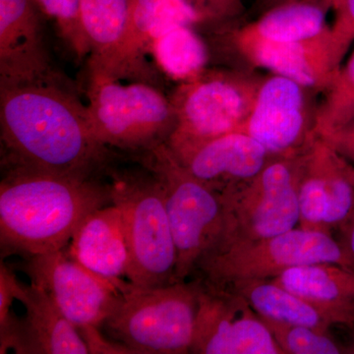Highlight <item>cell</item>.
I'll list each match as a JSON object with an SVG mask.
<instances>
[{"label": "cell", "instance_id": "1", "mask_svg": "<svg viewBox=\"0 0 354 354\" xmlns=\"http://www.w3.org/2000/svg\"><path fill=\"white\" fill-rule=\"evenodd\" d=\"M1 167L102 177L115 157L95 136L73 85L0 88Z\"/></svg>", "mask_w": 354, "mask_h": 354}, {"label": "cell", "instance_id": "2", "mask_svg": "<svg viewBox=\"0 0 354 354\" xmlns=\"http://www.w3.org/2000/svg\"><path fill=\"white\" fill-rule=\"evenodd\" d=\"M111 204L106 176L1 167L0 244L21 257L62 250L92 212Z\"/></svg>", "mask_w": 354, "mask_h": 354}, {"label": "cell", "instance_id": "3", "mask_svg": "<svg viewBox=\"0 0 354 354\" xmlns=\"http://www.w3.org/2000/svg\"><path fill=\"white\" fill-rule=\"evenodd\" d=\"M106 177L127 234V279L140 286L176 283V249L162 179L139 155L122 153L109 162Z\"/></svg>", "mask_w": 354, "mask_h": 354}, {"label": "cell", "instance_id": "4", "mask_svg": "<svg viewBox=\"0 0 354 354\" xmlns=\"http://www.w3.org/2000/svg\"><path fill=\"white\" fill-rule=\"evenodd\" d=\"M84 87L91 124L104 146L127 155L150 152L167 144L176 127L171 97L153 83H122L87 66Z\"/></svg>", "mask_w": 354, "mask_h": 354}, {"label": "cell", "instance_id": "5", "mask_svg": "<svg viewBox=\"0 0 354 354\" xmlns=\"http://www.w3.org/2000/svg\"><path fill=\"white\" fill-rule=\"evenodd\" d=\"M198 292L195 278L162 286H140L127 281L102 332L129 353H190Z\"/></svg>", "mask_w": 354, "mask_h": 354}, {"label": "cell", "instance_id": "6", "mask_svg": "<svg viewBox=\"0 0 354 354\" xmlns=\"http://www.w3.org/2000/svg\"><path fill=\"white\" fill-rule=\"evenodd\" d=\"M323 263L354 268L332 234L297 227L257 241L214 247L191 277L205 285L225 288L242 281L272 279L291 268Z\"/></svg>", "mask_w": 354, "mask_h": 354}, {"label": "cell", "instance_id": "7", "mask_svg": "<svg viewBox=\"0 0 354 354\" xmlns=\"http://www.w3.org/2000/svg\"><path fill=\"white\" fill-rule=\"evenodd\" d=\"M139 156L164 183L165 206L176 249V281H185L223 232L221 193L193 176L167 144Z\"/></svg>", "mask_w": 354, "mask_h": 354}, {"label": "cell", "instance_id": "8", "mask_svg": "<svg viewBox=\"0 0 354 354\" xmlns=\"http://www.w3.org/2000/svg\"><path fill=\"white\" fill-rule=\"evenodd\" d=\"M300 155L272 157L257 176L221 192L223 228L214 247L257 241L298 227Z\"/></svg>", "mask_w": 354, "mask_h": 354}, {"label": "cell", "instance_id": "9", "mask_svg": "<svg viewBox=\"0 0 354 354\" xmlns=\"http://www.w3.org/2000/svg\"><path fill=\"white\" fill-rule=\"evenodd\" d=\"M196 279L199 292L190 353L283 354L271 330L241 293Z\"/></svg>", "mask_w": 354, "mask_h": 354}, {"label": "cell", "instance_id": "10", "mask_svg": "<svg viewBox=\"0 0 354 354\" xmlns=\"http://www.w3.org/2000/svg\"><path fill=\"white\" fill-rule=\"evenodd\" d=\"M241 83L218 73L203 72L183 83L171 95L176 127L167 145L196 143L237 131L250 113L254 97Z\"/></svg>", "mask_w": 354, "mask_h": 354}, {"label": "cell", "instance_id": "11", "mask_svg": "<svg viewBox=\"0 0 354 354\" xmlns=\"http://www.w3.org/2000/svg\"><path fill=\"white\" fill-rule=\"evenodd\" d=\"M22 269L79 332L97 328L113 311L120 290L72 259L65 249L23 258Z\"/></svg>", "mask_w": 354, "mask_h": 354}, {"label": "cell", "instance_id": "12", "mask_svg": "<svg viewBox=\"0 0 354 354\" xmlns=\"http://www.w3.org/2000/svg\"><path fill=\"white\" fill-rule=\"evenodd\" d=\"M298 227L332 234L354 211V165L316 137L300 155Z\"/></svg>", "mask_w": 354, "mask_h": 354}, {"label": "cell", "instance_id": "13", "mask_svg": "<svg viewBox=\"0 0 354 354\" xmlns=\"http://www.w3.org/2000/svg\"><path fill=\"white\" fill-rule=\"evenodd\" d=\"M46 22L32 0H0V88L72 85L53 64Z\"/></svg>", "mask_w": 354, "mask_h": 354}, {"label": "cell", "instance_id": "14", "mask_svg": "<svg viewBox=\"0 0 354 354\" xmlns=\"http://www.w3.org/2000/svg\"><path fill=\"white\" fill-rule=\"evenodd\" d=\"M304 86L274 74L257 90L248 118L241 128L271 157H297L316 138L309 127Z\"/></svg>", "mask_w": 354, "mask_h": 354}, {"label": "cell", "instance_id": "15", "mask_svg": "<svg viewBox=\"0 0 354 354\" xmlns=\"http://www.w3.org/2000/svg\"><path fill=\"white\" fill-rule=\"evenodd\" d=\"M18 301L26 314L11 313L0 324V353L87 354V344L68 319L39 286L23 285Z\"/></svg>", "mask_w": 354, "mask_h": 354}, {"label": "cell", "instance_id": "16", "mask_svg": "<svg viewBox=\"0 0 354 354\" xmlns=\"http://www.w3.org/2000/svg\"><path fill=\"white\" fill-rule=\"evenodd\" d=\"M204 22L186 0H131L127 32L120 48L104 68H93L121 80L155 84L152 69L147 62L153 39L171 26H196Z\"/></svg>", "mask_w": 354, "mask_h": 354}, {"label": "cell", "instance_id": "17", "mask_svg": "<svg viewBox=\"0 0 354 354\" xmlns=\"http://www.w3.org/2000/svg\"><path fill=\"white\" fill-rule=\"evenodd\" d=\"M169 148L193 176L220 193L257 176L272 158L241 130Z\"/></svg>", "mask_w": 354, "mask_h": 354}, {"label": "cell", "instance_id": "18", "mask_svg": "<svg viewBox=\"0 0 354 354\" xmlns=\"http://www.w3.org/2000/svg\"><path fill=\"white\" fill-rule=\"evenodd\" d=\"M239 43L256 64L306 88H327L346 55L333 36L332 30L318 38L295 43Z\"/></svg>", "mask_w": 354, "mask_h": 354}, {"label": "cell", "instance_id": "19", "mask_svg": "<svg viewBox=\"0 0 354 354\" xmlns=\"http://www.w3.org/2000/svg\"><path fill=\"white\" fill-rule=\"evenodd\" d=\"M67 254L118 290L127 279L129 250L120 211L115 205L92 212L77 228Z\"/></svg>", "mask_w": 354, "mask_h": 354}, {"label": "cell", "instance_id": "20", "mask_svg": "<svg viewBox=\"0 0 354 354\" xmlns=\"http://www.w3.org/2000/svg\"><path fill=\"white\" fill-rule=\"evenodd\" d=\"M272 281L332 312L341 325L354 327V268L330 263L299 266Z\"/></svg>", "mask_w": 354, "mask_h": 354}, {"label": "cell", "instance_id": "21", "mask_svg": "<svg viewBox=\"0 0 354 354\" xmlns=\"http://www.w3.org/2000/svg\"><path fill=\"white\" fill-rule=\"evenodd\" d=\"M330 9L333 0H297L272 7L244 28L239 41L295 43L318 38L332 30L327 21Z\"/></svg>", "mask_w": 354, "mask_h": 354}, {"label": "cell", "instance_id": "22", "mask_svg": "<svg viewBox=\"0 0 354 354\" xmlns=\"http://www.w3.org/2000/svg\"><path fill=\"white\" fill-rule=\"evenodd\" d=\"M225 288L241 293L256 313L265 320L322 330L341 325L339 319L332 312L317 306L272 279L242 281Z\"/></svg>", "mask_w": 354, "mask_h": 354}, {"label": "cell", "instance_id": "23", "mask_svg": "<svg viewBox=\"0 0 354 354\" xmlns=\"http://www.w3.org/2000/svg\"><path fill=\"white\" fill-rule=\"evenodd\" d=\"M131 0H80L79 22L88 55L87 65L104 68L124 38Z\"/></svg>", "mask_w": 354, "mask_h": 354}, {"label": "cell", "instance_id": "24", "mask_svg": "<svg viewBox=\"0 0 354 354\" xmlns=\"http://www.w3.org/2000/svg\"><path fill=\"white\" fill-rule=\"evenodd\" d=\"M148 57L160 73L183 84L206 71L209 50L195 26L177 24L158 35L149 48Z\"/></svg>", "mask_w": 354, "mask_h": 354}, {"label": "cell", "instance_id": "25", "mask_svg": "<svg viewBox=\"0 0 354 354\" xmlns=\"http://www.w3.org/2000/svg\"><path fill=\"white\" fill-rule=\"evenodd\" d=\"M328 95L315 120L317 137L339 129L354 120V50L328 86Z\"/></svg>", "mask_w": 354, "mask_h": 354}, {"label": "cell", "instance_id": "26", "mask_svg": "<svg viewBox=\"0 0 354 354\" xmlns=\"http://www.w3.org/2000/svg\"><path fill=\"white\" fill-rule=\"evenodd\" d=\"M272 337L283 354H339L344 353V346L335 341L329 330L306 326L265 320Z\"/></svg>", "mask_w": 354, "mask_h": 354}, {"label": "cell", "instance_id": "27", "mask_svg": "<svg viewBox=\"0 0 354 354\" xmlns=\"http://www.w3.org/2000/svg\"><path fill=\"white\" fill-rule=\"evenodd\" d=\"M32 2L44 19L53 23L58 38L77 62L88 57L90 50L79 22L80 0H32Z\"/></svg>", "mask_w": 354, "mask_h": 354}, {"label": "cell", "instance_id": "28", "mask_svg": "<svg viewBox=\"0 0 354 354\" xmlns=\"http://www.w3.org/2000/svg\"><path fill=\"white\" fill-rule=\"evenodd\" d=\"M335 22L333 36L344 53L354 41V0H333Z\"/></svg>", "mask_w": 354, "mask_h": 354}, {"label": "cell", "instance_id": "29", "mask_svg": "<svg viewBox=\"0 0 354 354\" xmlns=\"http://www.w3.org/2000/svg\"><path fill=\"white\" fill-rule=\"evenodd\" d=\"M23 285L16 278L12 270L3 262L0 265V323H3L12 313V304L22 292Z\"/></svg>", "mask_w": 354, "mask_h": 354}, {"label": "cell", "instance_id": "30", "mask_svg": "<svg viewBox=\"0 0 354 354\" xmlns=\"http://www.w3.org/2000/svg\"><path fill=\"white\" fill-rule=\"evenodd\" d=\"M205 22L223 19L241 10V0H186Z\"/></svg>", "mask_w": 354, "mask_h": 354}, {"label": "cell", "instance_id": "31", "mask_svg": "<svg viewBox=\"0 0 354 354\" xmlns=\"http://www.w3.org/2000/svg\"><path fill=\"white\" fill-rule=\"evenodd\" d=\"M354 165V120L339 129L321 136Z\"/></svg>", "mask_w": 354, "mask_h": 354}, {"label": "cell", "instance_id": "32", "mask_svg": "<svg viewBox=\"0 0 354 354\" xmlns=\"http://www.w3.org/2000/svg\"><path fill=\"white\" fill-rule=\"evenodd\" d=\"M337 232H339V241L354 266V211Z\"/></svg>", "mask_w": 354, "mask_h": 354}, {"label": "cell", "instance_id": "33", "mask_svg": "<svg viewBox=\"0 0 354 354\" xmlns=\"http://www.w3.org/2000/svg\"><path fill=\"white\" fill-rule=\"evenodd\" d=\"M297 1V0H261L263 8L267 11L272 7L281 6V4L288 3V2Z\"/></svg>", "mask_w": 354, "mask_h": 354}, {"label": "cell", "instance_id": "34", "mask_svg": "<svg viewBox=\"0 0 354 354\" xmlns=\"http://www.w3.org/2000/svg\"><path fill=\"white\" fill-rule=\"evenodd\" d=\"M351 330H353V334L351 335V341L344 346V353L346 354H354V327Z\"/></svg>", "mask_w": 354, "mask_h": 354}]
</instances>
